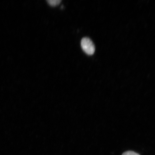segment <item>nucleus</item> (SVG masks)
Masks as SVG:
<instances>
[{"instance_id":"f257e3e1","label":"nucleus","mask_w":155,"mask_h":155,"mask_svg":"<svg viewBox=\"0 0 155 155\" xmlns=\"http://www.w3.org/2000/svg\"><path fill=\"white\" fill-rule=\"evenodd\" d=\"M81 45L82 50L87 54L91 55L94 54L95 47L94 44L91 39L88 38H83L81 39Z\"/></svg>"},{"instance_id":"f03ea898","label":"nucleus","mask_w":155,"mask_h":155,"mask_svg":"<svg viewBox=\"0 0 155 155\" xmlns=\"http://www.w3.org/2000/svg\"><path fill=\"white\" fill-rule=\"evenodd\" d=\"M47 1L49 5L53 7L58 5L61 2V0H47Z\"/></svg>"},{"instance_id":"7ed1b4c3","label":"nucleus","mask_w":155,"mask_h":155,"mask_svg":"<svg viewBox=\"0 0 155 155\" xmlns=\"http://www.w3.org/2000/svg\"><path fill=\"white\" fill-rule=\"evenodd\" d=\"M122 155H140L139 154L135 152L132 151H128L125 152L123 153Z\"/></svg>"}]
</instances>
